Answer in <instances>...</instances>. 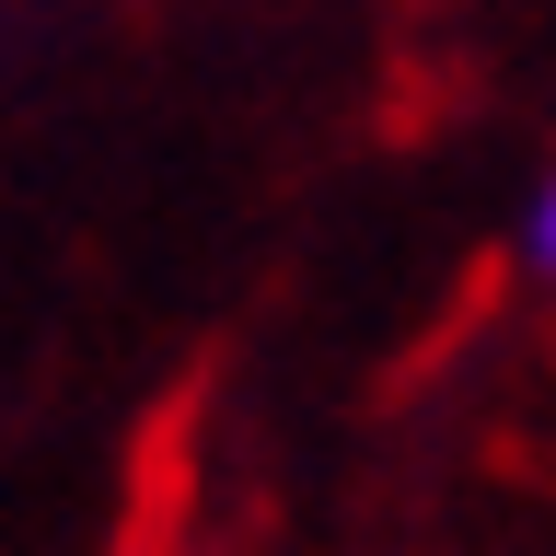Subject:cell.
<instances>
[{"label":"cell","instance_id":"1","mask_svg":"<svg viewBox=\"0 0 556 556\" xmlns=\"http://www.w3.org/2000/svg\"><path fill=\"white\" fill-rule=\"evenodd\" d=\"M510 267H521V278H545V267H556V186H545V174L521 186V220H510Z\"/></svg>","mask_w":556,"mask_h":556},{"label":"cell","instance_id":"2","mask_svg":"<svg viewBox=\"0 0 556 556\" xmlns=\"http://www.w3.org/2000/svg\"><path fill=\"white\" fill-rule=\"evenodd\" d=\"M128 556H139V545H128Z\"/></svg>","mask_w":556,"mask_h":556}]
</instances>
